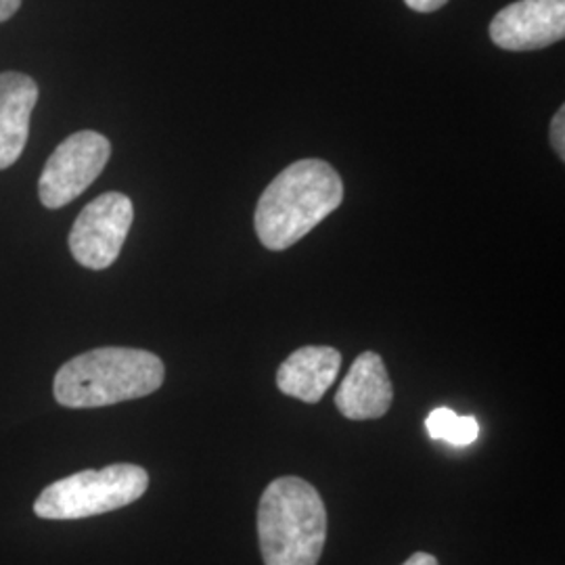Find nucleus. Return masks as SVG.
Masks as SVG:
<instances>
[{
    "mask_svg": "<svg viewBox=\"0 0 565 565\" xmlns=\"http://www.w3.org/2000/svg\"><path fill=\"white\" fill-rule=\"evenodd\" d=\"M427 434L434 440H445L452 446L473 445L480 436V425L473 417L457 415L450 408H434L425 419Z\"/></svg>",
    "mask_w": 565,
    "mask_h": 565,
    "instance_id": "obj_11",
    "label": "nucleus"
},
{
    "mask_svg": "<svg viewBox=\"0 0 565 565\" xmlns=\"http://www.w3.org/2000/svg\"><path fill=\"white\" fill-rule=\"evenodd\" d=\"M408 9L417 11V13H431L443 9L448 0H404Z\"/></svg>",
    "mask_w": 565,
    "mask_h": 565,
    "instance_id": "obj_13",
    "label": "nucleus"
},
{
    "mask_svg": "<svg viewBox=\"0 0 565 565\" xmlns=\"http://www.w3.org/2000/svg\"><path fill=\"white\" fill-rule=\"evenodd\" d=\"M21 0H0V23L11 20L20 11Z\"/></svg>",
    "mask_w": 565,
    "mask_h": 565,
    "instance_id": "obj_14",
    "label": "nucleus"
},
{
    "mask_svg": "<svg viewBox=\"0 0 565 565\" xmlns=\"http://www.w3.org/2000/svg\"><path fill=\"white\" fill-rule=\"evenodd\" d=\"M36 102L39 86L30 76L20 72L0 74V170L20 160Z\"/></svg>",
    "mask_w": 565,
    "mask_h": 565,
    "instance_id": "obj_10",
    "label": "nucleus"
},
{
    "mask_svg": "<svg viewBox=\"0 0 565 565\" xmlns=\"http://www.w3.org/2000/svg\"><path fill=\"white\" fill-rule=\"evenodd\" d=\"M109 156L111 145L95 130H82L60 142V147L46 160L39 181L42 205L49 210H60L74 202L97 181Z\"/></svg>",
    "mask_w": 565,
    "mask_h": 565,
    "instance_id": "obj_5",
    "label": "nucleus"
},
{
    "mask_svg": "<svg viewBox=\"0 0 565 565\" xmlns=\"http://www.w3.org/2000/svg\"><path fill=\"white\" fill-rule=\"evenodd\" d=\"M394 390L377 352H363L343 377L335 406L352 422L380 419L392 406Z\"/></svg>",
    "mask_w": 565,
    "mask_h": 565,
    "instance_id": "obj_8",
    "label": "nucleus"
},
{
    "mask_svg": "<svg viewBox=\"0 0 565 565\" xmlns=\"http://www.w3.org/2000/svg\"><path fill=\"white\" fill-rule=\"evenodd\" d=\"M149 473L132 463L86 469L42 490L34 513L42 520H82L132 505L147 492Z\"/></svg>",
    "mask_w": 565,
    "mask_h": 565,
    "instance_id": "obj_4",
    "label": "nucleus"
},
{
    "mask_svg": "<svg viewBox=\"0 0 565 565\" xmlns=\"http://www.w3.org/2000/svg\"><path fill=\"white\" fill-rule=\"evenodd\" d=\"M551 142L555 153L564 160L565 158V107H559L557 114L551 120Z\"/></svg>",
    "mask_w": 565,
    "mask_h": 565,
    "instance_id": "obj_12",
    "label": "nucleus"
},
{
    "mask_svg": "<svg viewBox=\"0 0 565 565\" xmlns=\"http://www.w3.org/2000/svg\"><path fill=\"white\" fill-rule=\"evenodd\" d=\"M403 565H440V562L434 557V555H429V553H424V551H419V553H415V555H411Z\"/></svg>",
    "mask_w": 565,
    "mask_h": 565,
    "instance_id": "obj_15",
    "label": "nucleus"
},
{
    "mask_svg": "<svg viewBox=\"0 0 565 565\" xmlns=\"http://www.w3.org/2000/svg\"><path fill=\"white\" fill-rule=\"evenodd\" d=\"M565 36V0H518L490 23V39L505 51H536Z\"/></svg>",
    "mask_w": 565,
    "mask_h": 565,
    "instance_id": "obj_7",
    "label": "nucleus"
},
{
    "mask_svg": "<svg viewBox=\"0 0 565 565\" xmlns=\"http://www.w3.org/2000/svg\"><path fill=\"white\" fill-rule=\"evenodd\" d=\"M343 202V182L331 163L300 160L264 189L254 224L264 247L281 252L303 239Z\"/></svg>",
    "mask_w": 565,
    "mask_h": 565,
    "instance_id": "obj_1",
    "label": "nucleus"
},
{
    "mask_svg": "<svg viewBox=\"0 0 565 565\" xmlns=\"http://www.w3.org/2000/svg\"><path fill=\"white\" fill-rule=\"evenodd\" d=\"M342 369V354L329 345H303L277 371V385L285 396L302 403H319L335 384Z\"/></svg>",
    "mask_w": 565,
    "mask_h": 565,
    "instance_id": "obj_9",
    "label": "nucleus"
},
{
    "mask_svg": "<svg viewBox=\"0 0 565 565\" xmlns=\"http://www.w3.org/2000/svg\"><path fill=\"white\" fill-rule=\"evenodd\" d=\"M160 356L137 348H97L67 361L55 375V401L67 408H99L160 390Z\"/></svg>",
    "mask_w": 565,
    "mask_h": 565,
    "instance_id": "obj_2",
    "label": "nucleus"
},
{
    "mask_svg": "<svg viewBox=\"0 0 565 565\" xmlns=\"http://www.w3.org/2000/svg\"><path fill=\"white\" fill-rule=\"evenodd\" d=\"M264 565H317L327 541V511L319 490L285 476L266 486L258 505Z\"/></svg>",
    "mask_w": 565,
    "mask_h": 565,
    "instance_id": "obj_3",
    "label": "nucleus"
},
{
    "mask_svg": "<svg viewBox=\"0 0 565 565\" xmlns=\"http://www.w3.org/2000/svg\"><path fill=\"white\" fill-rule=\"evenodd\" d=\"M135 221V207L124 193H103L88 203L70 233V252L76 263L103 270L118 260L121 245Z\"/></svg>",
    "mask_w": 565,
    "mask_h": 565,
    "instance_id": "obj_6",
    "label": "nucleus"
}]
</instances>
